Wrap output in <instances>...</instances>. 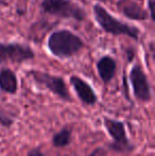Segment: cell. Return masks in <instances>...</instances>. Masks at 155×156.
Masks as SVG:
<instances>
[{"label":"cell","mask_w":155,"mask_h":156,"mask_svg":"<svg viewBox=\"0 0 155 156\" xmlns=\"http://www.w3.org/2000/svg\"><path fill=\"white\" fill-rule=\"evenodd\" d=\"M84 47L82 38L69 30H58L48 38V48L53 55L60 58H71Z\"/></svg>","instance_id":"obj_1"},{"label":"cell","mask_w":155,"mask_h":156,"mask_svg":"<svg viewBox=\"0 0 155 156\" xmlns=\"http://www.w3.org/2000/svg\"><path fill=\"white\" fill-rule=\"evenodd\" d=\"M93 11L96 21L106 33L113 35H126L134 39H138L140 31L136 27L129 26L125 23L118 20L111 13L107 12V10L98 3L93 5Z\"/></svg>","instance_id":"obj_2"},{"label":"cell","mask_w":155,"mask_h":156,"mask_svg":"<svg viewBox=\"0 0 155 156\" xmlns=\"http://www.w3.org/2000/svg\"><path fill=\"white\" fill-rule=\"evenodd\" d=\"M41 6L43 12L52 16L78 21L84 20L86 17L85 11L72 0H43Z\"/></svg>","instance_id":"obj_3"},{"label":"cell","mask_w":155,"mask_h":156,"mask_svg":"<svg viewBox=\"0 0 155 156\" xmlns=\"http://www.w3.org/2000/svg\"><path fill=\"white\" fill-rule=\"evenodd\" d=\"M103 124L108 135L113 139L112 144H110V149L117 153H123V154H129L135 150V146L128 138L125 125L123 122L113 118L104 117Z\"/></svg>","instance_id":"obj_4"},{"label":"cell","mask_w":155,"mask_h":156,"mask_svg":"<svg viewBox=\"0 0 155 156\" xmlns=\"http://www.w3.org/2000/svg\"><path fill=\"white\" fill-rule=\"evenodd\" d=\"M29 74L38 85L45 87L46 89L58 96L63 101H66V102L71 101L68 87L62 76H53V74L47 73V72L37 71V70H32L29 72Z\"/></svg>","instance_id":"obj_5"},{"label":"cell","mask_w":155,"mask_h":156,"mask_svg":"<svg viewBox=\"0 0 155 156\" xmlns=\"http://www.w3.org/2000/svg\"><path fill=\"white\" fill-rule=\"evenodd\" d=\"M34 58L35 53L29 46L19 43H0V65L5 63L21 64Z\"/></svg>","instance_id":"obj_6"},{"label":"cell","mask_w":155,"mask_h":156,"mask_svg":"<svg viewBox=\"0 0 155 156\" xmlns=\"http://www.w3.org/2000/svg\"><path fill=\"white\" fill-rule=\"evenodd\" d=\"M130 82L132 85L134 97L138 101L148 103L152 100L151 85L148 80L147 74L139 64H136L132 67L130 71Z\"/></svg>","instance_id":"obj_7"},{"label":"cell","mask_w":155,"mask_h":156,"mask_svg":"<svg viewBox=\"0 0 155 156\" xmlns=\"http://www.w3.org/2000/svg\"><path fill=\"white\" fill-rule=\"evenodd\" d=\"M70 84L73 87L76 94L81 100V102L88 106H93L97 103V94L93 91V87L84 81L82 78L77 76H70Z\"/></svg>","instance_id":"obj_8"},{"label":"cell","mask_w":155,"mask_h":156,"mask_svg":"<svg viewBox=\"0 0 155 156\" xmlns=\"http://www.w3.org/2000/svg\"><path fill=\"white\" fill-rule=\"evenodd\" d=\"M117 9L123 16L131 20H146L149 17L147 11L132 0H119Z\"/></svg>","instance_id":"obj_9"},{"label":"cell","mask_w":155,"mask_h":156,"mask_svg":"<svg viewBox=\"0 0 155 156\" xmlns=\"http://www.w3.org/2000/svg\"><path fill=\"white\" fill-rule=\"evenodd\" d=\"M97 71L102 82L108 84L115 78L117 70V63L112 56L104 55L97 62Z\"/></svg>","instance_id":"obj_10"},{"label":"cell","mask_w":155,"mask_h":156,"mask_svg":"<svg viewBox=\"0 0 155 156\" xmlns=\"http://www.w3.org/2000/svg\"><path fill=\"white\" fill-rule=\"evenodd\" d=\"M18 89L17 76L13 70L3 68L0 70V90L4 94H15Z\"/></svg>","instance_id":"obj_11"},{"label":"cell","mask_w":155,"mask_h":156,"mask_svg":"<svg viewBox=\"0 0 155 156\" xmlns=\"http://www.w3.org/2000/svg\"><path fill=\"white\" fill-rule=\"evenodd\" d=\"M72 131L69 127H63L61 131L52 136V144L55 148H64L71 142Z\"/></svg>","instance_id":"obj_12"},{"label":"cell","mask_w":155,"mask_h":156,"mask_svg":"<svg viewBox=\"0 0 155 156\" xmlns=\"http://www.w3.org/2000/svg\"><path fill=\"white\" fill-rule=\"evenodd\" d=\"M87 156H106V151L103 147H99V148L95 149L90 154H88Z\"/></svg>","instance_id":"obj_13"},{"label":"cell","mask_w":155,"mask_h":156,"mask_svg":"<svg viewBox=\"0 0 155 156\" xmlns=\"http://www.w3.org/2000/svg\"><path fill=\"white\" fill-rule=\"evenodd\" d=\"M0 124L3 125V126H11L13 124V120L9 117H5L4 115H0Z\"/></svg>","instance_id":"obj_14"},{"label":"cell","mask_w":155,"mask_h":156,"mask_svg":"<svg viewBox=\"0 0 155 156\" xmlns=\"http://www.w3.org/2000/svg\"><path fill=\"white\" fill-rule=\"evenodd\" d=\"M148 9H149V16L152 20H154V0H148Z\"/></svg>","instance_id":"obj_15"},{"label":"cell","mask_w":155,"mask_h":156,"mask_svg":"<svg viewBox=\"0 0 155 156\" xmlns=\"http://www.w3.org/2000/svg\"><path fill=\"white\" fill-rule=\"evenodd\" d=\"M27 156H46V155L44 154L39 149L35 148V149H32V150L27 154Z\"/></svg>","instance_id":"obj_16"},{"label":"cell","mask_w":155,"mask_h":156,"mask_svg":"<svg viewBox=\"0 0 155 156\" xmlns=\"http://www.w3.org/2000/svg\"><path fill=\"white\" fill-rule=\"evenodd\" d=\"M101 1H106V0H101Z\"/></svg>","instance_id":"obj_17"}]
</instances>
